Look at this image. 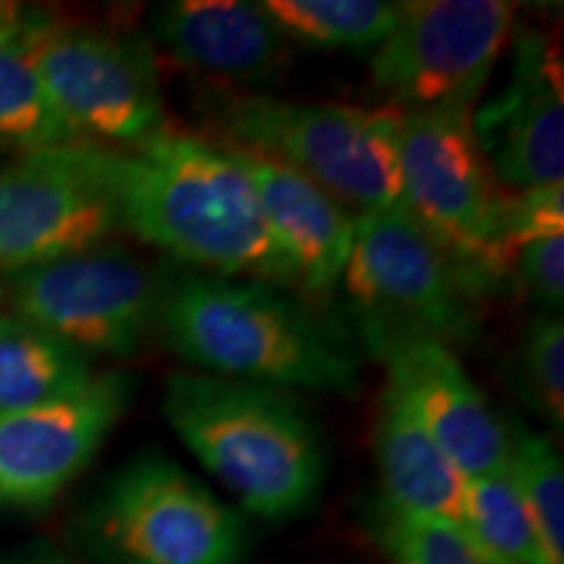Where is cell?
Here are the masks:
<instances>
[{"label":"cell","instance_id":"cell-1","mask_svg":"<svg viewBox=\"0 0 564 564\" xmlns=\"http://www.w3.org/2000/svg\"><path fill=\"white\" fill-rule=\"evenodd\" d=\"M118 228L215 278L299 288L243 167L220 141L167 126L133 150L95 144Z\"/></svg>","mask_w":564,"mask_h":564},{"label":"cell","instance_id":"cell-2","mask_svg":"<svg viewBox=\"0 0 564 564\" xmlns=\"http://www.w3.org/2000/svg\"><path fill=\"white\" fill-rule=\"evenodd\" d=\"M158 333L209 377L337 394L361 382V361L333 324L267 282L199 272L167 280Z\"/></svg>","mask_w":564,"mask_h":564},{"label":"cell","instance_id":"cell-3","mask_svg":"<svg viewBox=\"0 0 564 564\" xmlns=\"http://www.w3.org/2000/svg\"><path fill=\"white\" fill-rule=\"evenodd\" d=\"M162 415L246 512L282 523L319 497L322 434L293 392L175 371L162 392Z\"/></svg>","mask_w":564,"mask_h":564},{"label":"cell","instance_id":"cell-4","mask_svg":"<svg viewBox=\"0 0 564 564\" xmlns=\"http://www.w3.org/2000/svg\"><path fill=\"white\" fill-rule=\"evenodd\" d=\"M202 116L212 137L314 181L358 215L400 204V112L337 102H295L207 84Z\"/></svg>","mask_w":564,"mask_h":564},{"label":"cell","instance_id":"cell-5","mask_svg":"<svg viewBox=\"0 0 564 564\" xmlns=\"http://www.w3.org/2000/svg\"><path fill=\"white\" fill-rule=\"evenodd\" d=\"M17 42L76 141L133 150L171 126L147 34L26 9Z\"/></svg>","mask_w":564,"mask_h":564},{"label":"cell","instance_id":"cell-6","mask_svg":"<svg viewBox=\"0 0 564 564\" xmlns=\"http://www.w3.org/2000/svg\"><path fill=\"white\" fill-rule=\"evenodd\" d=\"M474 110L400 112V202L455 259L476 295L507 278V194L478 150Z\"/></svg>","mask_w":564,"mask_h":564},{"label":"cell","instance_id":"cell-7","mask_svg":"<svg viewBox=\"0 0 564 564\" xmlns=\"http://www.w3.org/2000/svg\"><path fill=\"white\" fill-rule=\"evenodd\" d=\"M102 564H243L246 520L165 455H139L112 474L87 512Z\"/></svg>","mask_w":564,"mask_h":564},{"label":"cell","instance_id":"cell-8","mask_svg":"<svg viewBox=\"0 0 564 564\" xmlns=\"http://www.w3.org/2000/svg\"><path fill=\"white\" fill-rule=\"evenodd\" d=\"M6 303L84 356L131 358L158 335L167 280L123 246L0 274Z\"/></svg>","mask_w":564,"mask_h":564},{"label":"cell","instance_id":"cell-9","mask_svg":"<svg viewBox=\"0 0 564 564\" xmlns=\"http://www.w3.org/2000/svg\"><path fill=\"white\" fill-rule=\"evenodd\" d=\"M514 6L505 0H411L371 53V84L398 112L474 110L512 40Z\"/></svg>","mask_w":564,"mask_h":564},{"label":"cell","instance_id":"cell-10","mask_svg":"<svg viewBox=\"0 0 564 564\" xmlns=\"http://www.w3.org/2000/svg\"><path fill=\"white\" fill-rule=\"evenodd\" d=\"M343 282L356 314L423 329L453 350L478 329L476 291L403 202L356 215Z\"/></svg>","mask_w":564,"mask_h":564},{"label":"cell","instance_id":"cell-11","mask_svg":"<svg viewBox=\"0 0 564 564\" xmlns=\"http://www.w3.org/2000/svg\"><path fill=\"white\" fill-rule=\"evenodd\" d=\"M116 230L89 141L19 152L0 165V274L89 251Z\"/></svg>","mask_w":564,"mask_h":564},{"label":"cell","instance_id":"cell-12","mask_svg":"<svg viewBox=\"0 0 564 564\" xmlns=\"http://www.w3.org/2000/svg\"><path fill=\"white\" fill-rule=\"evenodd\" d=\"M364 345L403 390L442 453L465 481L505 474L510 465L507 421L463 369L457 352L440 337L408 324L358 314Z\"/></svg>","mask_w":564,"mask_h":564},{"label":"cell","instance_id":"cell-13","mask_svg":"<svg viewBox=\"0 0 564 564\" xmlns=\"http://www.w3.org/2000/svg\"><path fill=\"white\" fill-rule=\"evenodd\" d=\"M133 394V373L110 369L51 403L0 415V507L53 505L95 460Z\"/></svg>","mask_w":564,"mask_h":564},{"label":"cell","instance_id":"cell-14","mask_svg":"<svg viewBox=\"0 0 564 564\" xmlns=\"http://www.w3.org/2000/svg\"><path fill=\"white\" fill-rule=\"evenodd\" d=\"M470 129L507 194L564 183L562 55L546 34L514 37L510 76L474 108Z\"/></svg>","mask_w":564,"mask_h":564},{"label":"cell","instance_id":"cell-15","mask_svg":"<svg viewBox=\"0 0 564 564\" xmlns=\"http://www.w3.org/2000/svg\"><path fill=\"white\" fill-rule=\"evenodd\" d=\"M152 40L178 66L246 89L280 79L293 66L295 45L264 3L249 0H171L150 13Z\"/></svg>","mask_w":564,"mask_h":564},{"label":"cell","instance_id":"cell-16","mask_svg":"<svg viewBox=\"0 0 564 564\" xmlns=\"http://www.w3.org/2000/svg\"><path fill=\"white\" fill-rule=\"evenodd\" d=\"M220 144L249 175L267 228L291 259L299 291L312 299L333 293L348 267L356 215L291 167L225 141Z\"/></svg>","mask_w":564,"mask_h":564},{"label":"cell","instance_id":"cell-17","mask_svg":"<svg viewBox=\"0 0 564 564\" xmlns=\"http://www.w3.org/2000/svg\"><path fill=\"white\" fill-rule=\"evenodd\" d=\"M371 442L387 510L460 525L465 478L390 379L379 392Z\"/></svg>","mask_w":564,"mask_h":564},{"label":"cell","instance_id":"cell-18","mask_svg":"<svg viewBox=\"0 0 564 564\" xmlns=\"http://www.w3.org/2000/svg\"><path fill=\"white\" fill-rule=\"evenodd\" d=\"M84 356L40 324L0 312V415L51 403L95 377Z\"/></svg>","mask_w":564,"mask_h":564},{"label":"cell","instance_id":"cell-19","mask_svg":"<svg viewBox=\"0 0 564 564\" xmlns=\"http://www.w3.org/2000/svg\"><path fill=\"white\" fill-rule=\"evenodd\" d=\"M274 24L293 45L314 51H377L398 21L384 0H267Z\"/></svg>","mask_w":564,"mask_h":564},{"label":"cell","instance_id":"cell-20","mask_svg":"<svg viewBox=\"0 0 564 564\" xmlns=\"http://www.w3.org/2000/svg\"><path fill=\"white\" fill-rule=\"evenodd\" d=\"M460 528L484 564H552L507 470L465 481Z\"/></svg>","mask_w":564,"mask_h":564},{"label":"cell","instance_id":"cell-21","mask_svg":"<svg viewBox=\"0 0 564 564\" xmlns=\"http://www.w3.org/2000/svg\"><path fill=\"white\" fill-rule=\"evenodd\" d=\"M510 432V474L520 502L531 514L541 546L552 564H564V465L549 436L525 423H507Z\"/></svg>","mask_w":564,"mask_h":564},{"label":"cell","instance_id":"cell-22","mask_svg":"<svg viewBox=\"0 0 564 564\" xmlns=\"http://www.w3.org/2000/svg\"><path fill=\"white\" fill-rule=\"evenodd\" d=\"M70 141L17 37L0 40V147L32 152Z\"/></svg>","mask_w":564,"mask_h":564},{"label":"cell","instance_id":"cell-23","mask_svg":"<svg viewBox=\"0 0 564 564\" xmlns=\"http://www.w3.org/2000/svg\"><path fill=\"white\" fill-rule=\"evenodd\" d=\"M512 384L523 403L562 432L564 426V327L562 316L541 314L528 324L512 356Z\"/></svg>","mask_w":564,"mask_h":564},{"label":"cell","instance_id":"cell-24","mask_svg":"<svg viewBox=\"0 0 564 564\" xmlns=\"http://www.w3.org/2000/svg\"><path fill=\"white\" fill-rule=\"evenodd\" d=\"M377 539L390 564H484L460 525L405 518L382 507Z\"/></svg>","mask_w":564,"mask_h":564},{"label":"cell","instance_id":"cell-25","mask_svg":"<svg viewBox=\"0 0 564 564\" xmlns=\"http://www.w3.org/2000/svg\"><path fill=\"white\" fill-rule=\"evenodd\" d=\"M507 278L544 314H560L564 301V232L520 238L510 249Z\"/></svg>","mask_w":564,"mask_h":564},{"label":"cell","instance_id":"cell-26","mask_svg":"<svg viewBox=\"0 0 564 564\" xmlns=\"http://www.w3.org/2000/svg\"><path fill=\"white\" fill-rule=\"evenodd\" d=\"M0 564H74L45 544H26L0 552Z\"/></svg>","mask_w":564,"mask_h":564},{"label":"cell","instance_id":"cell-27","mask_svg":"<svg viewBox=\"0 0 564 564\" xmlns=\"http://www.w3.org/2000/svg\"><path fill=\"white\" fill-rule=\"evenodd\" d=\"M26 9L17 3H0V40H13L21 30Z\"/></svg>","mask_w":564,"mask_h":564},{"label":"cell","instance_id":"cell-28","mask_svg":"<svg viewBox=\"0 0 564 564\" xmlns=\"http://www.w3.org/2000/svg\"><path fill=\"white\" fill-rule=\"evenodd\" d=\"M6 303V288H3V278H0V306Z\"/></svg>","mask_w":564,"mask_h":564}]
</instances>
